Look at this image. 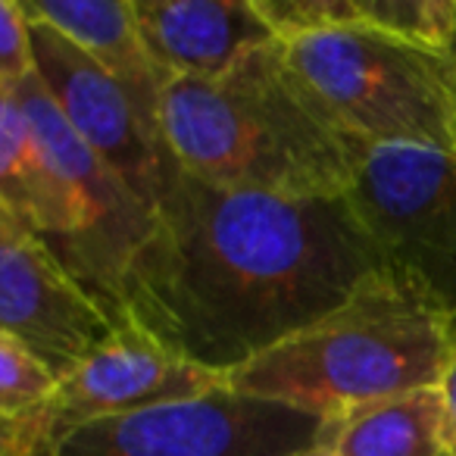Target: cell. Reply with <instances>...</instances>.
I'll return each mask as SVG.
<instances>
[{"instance_id":"cell-1","label":"cell","mask_w":456,"mask_h":456,"mask_svg":"<svg viewBox=\"0 0 456 456\" xmlns=\"http://www.w3.org/2000/svg\"><path fill=\"white\" fill-rule=\"evenodd\" d=\"M381 266L347 197L228 191L175 163L122 281V322L232 375L338 310Z\"/></svg>"},{"instance_id":"cell-2","label":"cell","mask_w":456,"mask_h":456,"mask_svg":"<svg viewBox=\"0 0 456 456\" xmlns=\"http://www.w3.org/2000/svg\"><path fill=\"white\" fill-rule=\"evenodd\" d=\"M166 147L184 172L228 191L331 200L354 191L362 147L329 119L281 41L213 82L163 91Z\"/></svg>"},{"instance_id":"cell-3","label":"cell","mask_w":456,"mask_h":456,"mask_svg":"<svg viewBox=\"0 0 456 456\" xmlns=\"http://www.w3.org/2000/svg\"><path fill=\"white\" fill-rule=\"evenodd\" d=\"M453 350L450 316L406 275L381 266L338 310L244 362L228 387L316 419L441 387Z\"/></svg>"},{"instance_id":"cell-4","label":"cell","mask_w":456,"mask_h":456,"mask_svg":"<svg viewBox=\"0 0 456 456\" xmlns=\"http://www.w3.org/2000/svg\"><path fill=\"white\" fill-rule=\"evenodd\" d=\"M281 45L319 107L362 151L456 153V85L444 51L375 28H329Z\"/></svg>"},{"instance_id":"cell-5","label":"cell","mask_w":456,"mask_h":456,"mask_svg":"<svg viewBox=\"0 0 456 456\" xmlns=\"http://www.w3.org/2000/svg\"><path fill=\"white\" fill-rule=\"evenodd\" d=\"M228 387V375L184 360L134 322L69 372L41 406L0 419V456H60L76 431L103 419L197 400Z\"/></svg>"},{"instance_id":"cell-6","label":"cell","mask_w":456,"mask_h":456,"mask_svg":"<svg viewBox=\"0 0 456 456\" xmlns=\"http://www.w3.org/2000/svg\"><path fill=\"white\" fill-rule=\"evenodd\" d=\"M347 200L385 266L416 281L447 313L456 335V153L362 151Z\"/></svg>"},{"instance_id":"cell-7","label":"cell","mask_w":456,"mask_h":456,"mask_svg":"<svg viewBox=\"0 0 456 456\" xmlns=\"http://www.w3.org/2000/svg\"><path fill=\"white\" fill-rule=\"evenodd\" d=\"M322 419L222 387L76 431L60 456H294L313 447Z\"/></svg>"},{"instance_id":"cell-8","label":"cell","mask_w":456,"mask_h":456,"mask_svg":"<svg viewBox=\"0 0 456 456\" xmlns=\"http://www.w3.org/2000/svg\"><path fill=\"white\" fill-rule=\"evenodd\" d=\"M116 329L113 313L60 263L45 238L0 213V335L16 338L63 381Z\"/></svg>"},{"instance_id":"cell-9","label":"cell","mask_w":456,"mask_h":456,"mask_svg":"<svg viewBox=\"0 0 456 456\" xmlns=\"http://www.w3.org/2000/svg\"><path fill=\"white\" fill-rule=\"evenodd\" d=\"M32 38L38 78L66 122L157 213L175 157L153 144L126 88L103 66L45 22L32 20Z\"/></svg>"},{"instance_id":"cell-10","label":"cell","mask_w":456,"mask_h":456,"mask_svg":"<svg viewBox=\"0 0 456 456\" xmlns=\"http://www.w3.org/2000/svg\"><path fill=\"white\" fill-rule=\"evenodd\" d=\"M141 35L166 82H213L279 41L254 0H132Z\"/></svg>"},{"instance_id":"cell-11","label":"cell","mask_w":456,"mask_h":456,"mask_svg":"<svg viewBox=\"0 0 456 456\" xmlns=\"http://www.w3.org/2000/svg\"><path fill=\"white\" fill-rule=\"evenodd\" d=\"M0 213L45 238L60 260H69L94 235L91 203L51 163L10 88H0Z\"/></svg>"},{"instance_id":"cell-12","label":"cell","mask_w":456,"mask_h":456,"mask_svg":"<svg viewBox=\"0 0 456 456\" xmlns=\"http://www.w3.org/2000/svg\"><path fill=\"white\" fill-rule=\"evenodd\" d=\"M22 7L103 66L126 88L153 144L169 151L163 134V91L169 82L147 51L132 0H22Z\"/></svg>"},{"instance_id":"cell-13","label":"cell","mask_w":456,"mask_h":456,"mask_svg":"<svg viewBox=\"0 0 456 456\" xmlns=\"http://www.w3.org/2000/svg\"><path fill=\"white\" fill-rule=\"evenodd\" d=\"M316 444L335 456H456V419L441 387H419L322 419Z\"/></svg>"},{"instance_id":"cell-14","label":"cell","mask_w":456,"mask_h":456,"mask_svg":"<svg viewBox=\"0 0 456 456\" xmlns=\"http://www.w3.org/2000/svg\"><path fill=\"white\" fill-rule=\"evenodd\" d=\"M57 385L60 379L51 372V366H45L16 338L0 335V419L41 406L51 400Z\"/></svg>"},{"instance_id":"cell-15","label":"cell","mask_w":456,"mask_h":456,"mask_svg":"<svg viewBox=\"0 0 456 456\" xmlns=\"http://www.w3.org/2000/svg\"><path fill=\"white\" fill-rule=\"evenodd\" d=\"M35 72L32 16L22 0H0V88H16Z\"/></svg>"},{"instance_id":"cell-16","label":"cell","mask_w":456,"mask_h":456,"mask_svg":"<svg viewBox=\"0 0 456 456\" xmlns=\"http://www.w3.org/2000/svg\"><path fill=\"white\" fill-rule=\"evenodd\" d=\"M441 391L450 403V412L456 419V335H453V350H450V362H447V372H444V381H441Z\"/></svg>"},{"instance_id":"cell-17","label":"cell","mask_w":456,"mask_h":456,"mask_svg":"<svg viewBox=\"0 0 456 456\" xmlns=\"http://www.w3.org/2000/svg\"><path fill=\"white\" fill-rule=\"evenodd\" d=\"M444 57H447V63H450V72H453V85H456V38L450 41L447 47H444Z\"/></svg>"},{"instance_id":"cell-18","label":"cell","mask_w":456,"mask_h":456,"mask_svg":"<svg viewBox=\"0 0 456 456\" xmlns=\"http://www.w3.org/2000/svg\"><path fill=\"white\" fill-rule=\"evenodd\" d=\"M294 456H335V453H331V450H325V447H319V444H313V447L300 450V453H294Z\"/></svg>"}]
</instances>
